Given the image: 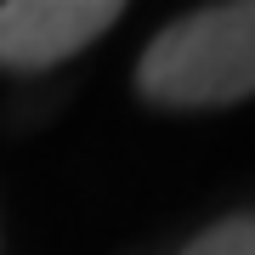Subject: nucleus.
I'll return each instance as SVG.
<instances>
[{"mask_svg": "<svg viewBox=\"0 0 255 255\" xmlns=\"http://www.w3.org/2000/svg\"><path fill=\"white\" fill-rule=\"evenodd\" d=\"M136 85L159 108H227L255 97V0L199 6L142 51Z\"/></svg>", "mask_w": 255, "mask_h": 255, "instance_id": "nucleus-1", "label": "nucleus"}, {"mask_svg": "<svg viewBox=\"0 0 255 255\" xmlns=\"http://www.w3.org/2000/svg\"><path fill=\"white\" fill-rule=\"evenodd\" d=\"M182 255H255V216H227L204 227Z\"/></svg>", "mask_w": 255, "mask_h": 255, "instance_id": "nucleus-3", "label": "nucleus"}, {"mask_svg": "<svg viewBox=\"0 0 255 255\" xmlns=\"http://www.w3.org/2000/svg\"><path fill=\"white\" fill-rule=\"evenodd\" d=\"M125 17L119 0H6L0 6V63L34 74L68 63Z\"/></svg>", "mask_w": 255, "mask_h": 255, "instance_id": "nucleus-2", "label": "nucleus"}]
</instances>
